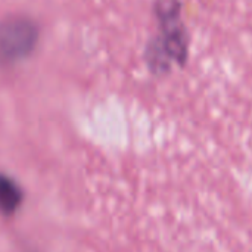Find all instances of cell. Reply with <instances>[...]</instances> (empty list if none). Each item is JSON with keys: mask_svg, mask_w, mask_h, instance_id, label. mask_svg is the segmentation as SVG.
<instances>
[{"mask_svg": "<svg viewBox=\"0 0 252 252\" xmlns=\"http://www.w3.org/2000/svg\"><path fill=\"white\" fill-rule=\"evenodd\" d=\"M154 18L158 32L145 47V62L154 77L162 78L174 68H186L192 37L183 19V0H154Z\"/></svg>", "mask_w": 252, "mask_h": 252, "instance_id": "obj_1", "label": "cell"}, {"mask_svg": "<svg viewBox=\"0 0 252 252\" xmlns=\"http://www.w3.org/2000/svg\"><path fill=\"white\" fill-rule=\"evenodd\" d=\"M37 24L22 15L0 21V65H13L28 58L38 41Z\"/></svg>", "mask_w": 252, "mask_h": 252, "instance_id": "obj_2", "label": "cell"}, {"mask_svg": "<svg viewBox=\"0 0 252 252\" xmlns=\"http://www.w3.org/2000/svg\"><path fill=\"white\" fill-rule=\"evenodd\" d=\"M22 201L19 186L7 176L0 174V211L4 214L13 213Z\"/></svg>", "mask_w": 252, "mask_h": 252, "instance_id": "obj_3", "label": "cell"}]
</instances>
